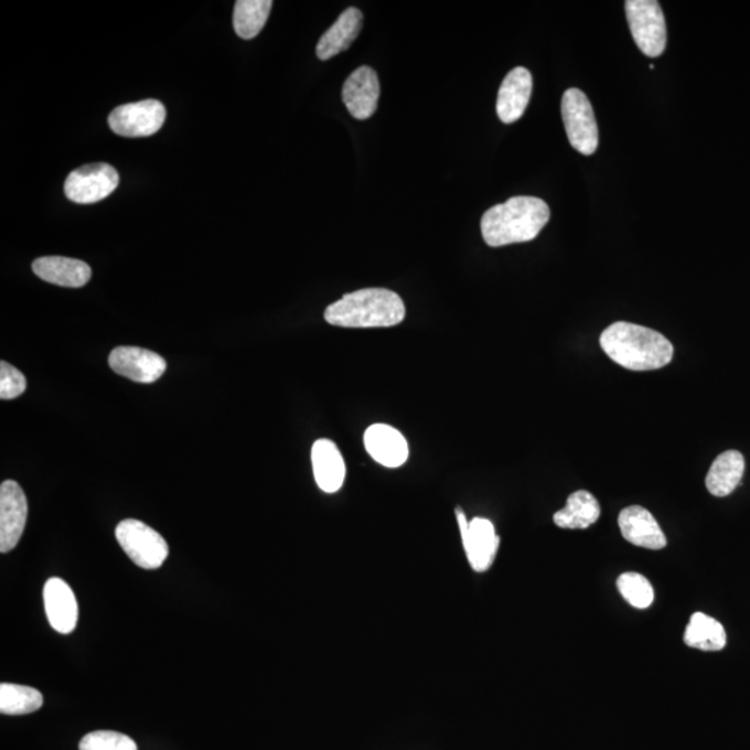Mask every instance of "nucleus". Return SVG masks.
Here are the masks:
<instances>
[{
  "instance_id": "nucleus-16",
  "label": "nucleus",
  "mask_w": 750,
  "mask_h": 750,
  "mask_svg": "<svg viewBox=\"0 0 750 750\" xmlns=\"http://www.w3.org/2000/svg\"><path fill=\"white\" fill-rule=\"evenodd\" d=\"M44 604L53 630L69 634L77 626L78 603L73 589L62 578L53 577L44 587Z\"/></svg>"
},
{
  "instance_id": "nucleus-6",
  "label": "nucleus",
  "mask_w": 750,
  "mask_h": 750,
  "mask_svg": "<svg viewBox=\"0 0 750 750\" xmlns=\"http://www.w3.org/2000/svg\"><path fill=\"white\" fill-rule=\"evenodd\" d=\"M561 116L571 147L587 157L593 154L599 143L598 125L591 101L582 90H566L561 99Z\"/></svg>"
},
{
  "instance_id": "nucleus-18",
  "label": "nucleus",
  "mask_w": 750,
  "mask_h": 750,
  "mask_svg": "<svg viewBox=\"0 0 750 750\" xmlns=\"http://www.w3.org/2000/svg\"><path fill=\"white\" fill-rule=\"evenodd\" d=\"M32 271L41 280L66 288L87 286L93 276V270L87 262L62 256L40 257L32 262Z\"/></svg>"
},
{
  "instance_id": "nucleus-4",
  "label": "nucleus",
  "mask_w": 750,
  "mask_h": 750,
  "mask_svg": "<svg viewBox=\"0 0 750 750\" xmlns=\"http://www.w3.org/2000/svg\"><path fill=\"white\" fill-rule=\"evenodd\" d=\"M632 38L647 57H658L667 45L666 19L656 0H629L625 2Z\"/></svg>"
},
{
  "instance_id": "nucleus-5",
  "label": "nucleus",
  "mask_w": 750,
  "mask_h": 750,
  "mask_svg": "<svg viewBox=\"0 0 750 750\" xmlns=\"http://www.w3.org/2000/svg\"><path fill=\"white\" fill-rule=\"evenodd\" d=\"M116 538L126 555L141 569H159L168 559L169 545L165 539L139 519H122L117 525Z\"/></svg>"
},
{
  "instance_id": "nucleus-27",
  "label": "nucleus",
  "mask_w": 750,
  "mask_h": 750,
  "mask_svg": "<svg viewBox=\"0 0 750 750\" xmlns=\"http://www.w3.org/2000/svg\"><path fill=\"white\" fill-rule=\"evenodd\" d=\"M26 389V379L20 369L7 362L0 363V398L12 400L23 395Z\"/></svg>"
},
{
  "instance_id": "nucleus-7",
  "label": "nucleus",
  "mask_w": 750,
  "mask_h": 750,
  "mask_svg": "<svg viewBox=\"0 0 750 750\" xmlns=\"http://www.w3.org/2000/svg\"><path fill=\"white\" fill-rule=\"evenodd\" d=\"M457 518L471 569L475 572L490 570L501 545L494 524L484 517H474L469 522L460 507L457 508Z\"/></svg>"
},
{
  "instance_id": "nucleus-14",
  "label": "nucleus",
  "mask_w": 750,
  "mask_h": 750,
  "mask_svg": "<svg viewBox=\"0 0 750 750\" xmlns=\"http://www.w3.org/2000/svg\"><path fill=\"white\" fill-rule=\"evenodd\" d=\"M364 447L375 462L388 469L400 468L409 459V443L388 425H373L364 432Z\"/></svg>"
},
{
  "instance_id": "nucleus-11",
  "label": "nucleus",
  "mask_w": 750,
  "mask_h": 750,
  "mask_svg": "<svg viewBox=\"0 0 750 750\" xmlns=\"http://www.w3.org/2000/svg\"><path fill=\"white\" fill-rule=\"evenodd\" d=\"M109 364L113 372L139 384L158 382L168 367L158 353L136 346L116 347L110 353Z\"/></svg>"
},
{
  "instance_id": "nucleus-25",
  "label": "nucleus",
  "mask_w": 750,
  "mask_h": 750,
  "mask_svg": "<svg viewBox=\"0 0 750 750\" xmlns=\"http://www.w3.org/2000/svg\"><path fill=\"white\" fill-rule=\"evenodd\" d=\"M618 588L621 597L631 604L632 608L647 609L655 599L652 583L647 578L638 572H624L618 580Z\"/></svg>"
},
{
  "instance_id": "nucleus-15",
  "label": "nucleus",
  "mask_w": 750,
  "mask_h": 750,
  "mask_svg": "<svg viewBox=\"0 0 750 750\" xmlns=\"http://www.w3.org/2000/svg\"><path fill=\"white\" fill-rule=\"evenodd\" d=\"M619 527L630 544L658 550L666 548L667 538L650 511L642 506H629L619 514Z\"/></svg>"
},
{
  "instance_id": "nucleus-1",
  "label": "nucleus",
  "mask_w": 750,
  "mask_h": 750,
  "mask_svg": "<svg viewBox=\"0 0 750 750\" xmlns=\"http://www.w3.org/2000/svg\"><path fill=\"white\" fill-rule=\"evenodd\" d=\"M600 346L614 363L632 372H650L673 361L674 346L646 326L618 321L600 335Z\"/></svg>"
},
{
  "instance_id": "nucleus-17",
  "label": "nucleus",
  "mask_w": 750,
  "mask_h": 750,
  "mask_svg": "<svg viewBox=\"0 0 750 750\" xmlns=\"http://www.w3.org/2000/svg\"><path fill=\"white\" fill-rule=\"evenodd\" d=\"M314 480L325 494H335L345 482L346 465L341 450L330 439H319L312 448Z\"/></svg>"
},
{
  "instance_id": "nucleus-19",
  "label": "nucleus",
  "mask_w": 750,
  "mask_h": 750,
  "mask_svg": "<svg viewBox=\"0 0 750 750\" xmlns=\"http://www.w3.org/2000/svg\"><path fill=\"white\" fill-rule=\"evenodd\" d=\"M363 26V13L356 8L346 9L334 24L320 38L315 55L320 61L340 55L355 42Z\"/></svg>"
},
{
  "instance_id": "nucleus-23",
  "label": "nucleus",
  "mask_w": 750,
  "mask_h": 750,
  "mask_svg": "<svg viewBox=\"0 0 750 750\" xmlns=\"http://www.w3.org/2000/svg\"><path fill=\"white\" fill-rule=\"evenodd\" d=\"M272 8L271 0H238L234 8V30L243 40L260 34Z\"/></svg>"
},
{
  "instance_id": "nucleus-20",
  "label": "nucleus",
  "mask_w": 750,
  "mask_h": 750,
  "mask_svg": "<svg viewBox=\"0 0 750 750\" xmlns=\"http://www.w3.org/2000/svg\"><path fill=\"white\" fill-rule=\"evenodd\" d=\"M744 473V458L738 450H727L712 462L706 488L712 496L725 497L737 490Z\"/></svg>"
},
{
  "instance_id": "nucleus-10",
  "label": "nucleus",
  "mask_w": 750,
  "mask_h": 750,
  "mask_svg": "<svg viewBox=\"0 0 750 750\" xmlns=\"http://www.w3.org/2000/svg\"><path fill=\"white\" fill-rule=\"evenodd\" d=\"M29 503L24 491L15 481H4L0 486V551L8 554L19 545L24 533Z\"/></svg>"
},
{
  "instance_id": "nucleus-26",
  "label": "nucleus",
  "mask_w": 750,
  "mask_h": 750,
  "mask_svg": "<svg viewBox=\"0 0 750 750\" xmlns=\"http://www.w3.org/2000/svg\"><path fill=\"white\" fill-rule=\"evenodd\" d=\"M79 750H138L136 741L116 731H94L83 738Z\"/></svg>"
},
{
  "instance_id": "nucleus-8",
  "label": "nucleus",
  "mask_w": 750,
  "mask_h": 750,
  "mask_svg": "<svg viewBox=\"0 0 750 750\" xmlns=\"http://www.w3.org/2000/svg\"><path fill=\"white\" fill-rule=\"evenodd\" d=\"M119 173L113 165L87 164L69 173L64 184V194L78 205H93L110 196L119 186Z\"/></svg>"
},
{
  "instance_id": "nucleus-3",
  "label": "nucleus",
  "mask_w": 750,
  "mask_h": 750,
  "mask_svg": "<svg viewBox=\"0 0 750 750\" xmlns=\"http://www.w3.org/2000/svg\"><path fill=\"white\" fill-rule=\"evenodd\" d=\"M405 315V303L398 293L385 288H366L330 304L324 319L344 329H385L400 324Z\"/></svg>"
},
{
  "instance_id": "nucleus-9",
  "label": "nucleus",
  "mask_w": 750,
  "mask_h": 750,
  "mask_svg": "<svg viewBox=\"0 0 750 750\" xmlns=\"http://www.w3.org/2000/svg\"><path fill=\"white\" fill-rule=\"evenodd\" d=\"M164 120L165 107L162 101L147 99L116 107L107 121L117 136L143 138L157 133L163 127Z\"/></svg>"
},
{
  "instance_id": "nucleus-13",
  "label": "nucleus",
  "mask_w": 750,
  "mask_h": 750,
  "mask_svg": "<svg viewBox=\"0 0 750 750\" xmlns=\"http://www.w3.org/2000/svg\"><path fill=\"white\" fill-rule=\"evenodd\" d=\"M533 75L527 68H513L503 79L500 94H497L496 111L502 122H512L522 119L525 109L532 99Z\"/></svg>"
},
{
  "instance_id": "nucleus-21",
  "label": "nucleus",
  "mask_w": 750,
  "mask_h": 750,
  "mask_svg": "<svg viewBox=\"0 0 750 750\" xmlns=\"http://www.w3.org/2000/svg\"><path fill=\"white\" fill-rule=\"evenodd\" d=\"M600 517V506L597 497L588 491H577L567 500L566 507L555 513L554 522L557 527L565 529H587Z\"/></svg>"
},
{
  "instance_id": "nucleus-2",
  "label": "nucleus",
  "mask_w": 750,
  "mask_h": 750,
  "mask_svg": "<svg viewBox=\"0 0 750 750\" xmlns=\"http://www.w3.org/2000/svg\"><path fill=\"white\" fill-rule=\"evenodd\" d=\"M549 218V206L539 197L514 196L485 212L481 218L482 238L492 248L528 243L538 237Z\"/></svg>"
},
{
  "instance_id": "nucleus-22",
  "label": "nucleus",
  "mask_w": 750,
  "mask_h": 750,
  "mask_svg": "<svg viewBox=\"0 0 750 750\" xmlns=\"http://www.w3.org/2000/svg\"><path fill=\"white\" fill-rule=\"evenodd\" d=\"M685 645L705 652L725 650L727 635L719 621L705 613H694L684 634Z\"/></svg>"
},
{
  "instance_id": "nucleus-12",
  "label": "nucleus",
  "mask_w": 750,
  "mask_h": 750,
  "mask_svg": "<svg viewBox=\"0 0 750 750\" xmlns=\"http://www.w3.org/2000/svg\"><path fill=\"white\" fill-rule=\"evenodd\" d=\"M379 98V82L377 73L372 67H358L347 77L342 99L347 111L357 120H367L377 110Z\"/></svg>"
},
{
  "instance_id": "nucleus-24",
  "label": "nucleus",
  "mask_w": 750,
  "mask_h": 750,
  "mask_svg": "<svg viewBox=\"0 0 750 750\" xmlns=\"http://www.w3.org/2000/svg\"><path fill=\"white\" fill-rule=\"evenodd\" d=\"M44 705L40 690L26 685L3 683L0 685V712L8 716L30 715Z\"/></svg>"
}]
</instances>
